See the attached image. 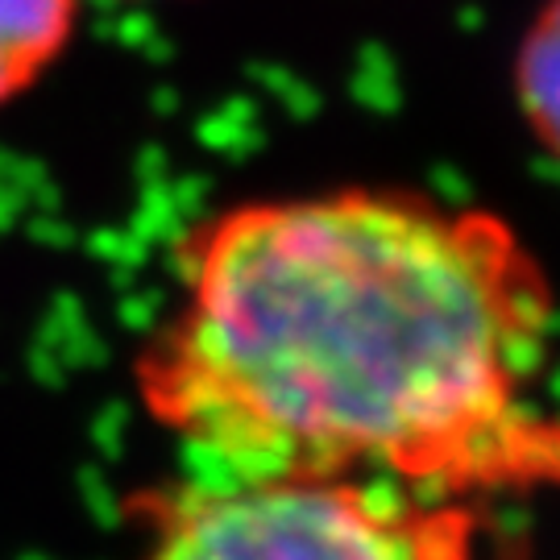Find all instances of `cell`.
<instances>
[{"mask_svg":"<svg viewBox=\"0 0 560 560\" xmlns=\"http://www.w3.org/2000/svg\"><path fill=\"white\" fill-rule=\"evenodd\" d=\"M83 0H0V113L67 55Z\"/></svg>","mask_w":560,"mask_h":560,"instance_id":"obj_3","label":"cell"},{"mask_svg":"<svg viewBox=\"0 0 560 560\" xmlns=\"http://www.w3.org/2000/svg\"><path fill=\"white\" fill-rule=\"evenodd\" d=\"M511 96L527 138L552 166H560V0H544L520 30Z\"/></svg>","mask_w":560,"mask_h":560,"instance_id":"obj_4","label":"cell"},{"mask_svg":"<svg viewBox=\"0 0 560 560\" xmlns=\"http://www.w3.org/2000/svg\"><path fill=\"white\" fill-rule=\"evenodd\" d=\"M557 287L494 208L349 183L217 208L133 353L150 423L208 478L560 494Z\"/></svg>","mask_w":560,"mask_h":560,"instance_id":"obj_1","label":"cell"},{"mask_svg":"<svg viewBox=\"0 0 560 560\" xmlns=\"http://www.w3.org/2000/svg\"><path fill=\"white\" fill-rule=\"evenodd\" d=\"M138 511V560H506L481 502L386 481L196 474Z\"/></svg>","mask_w":560,"mask_h":560,"instance_id":"obj_2","label":"cell"}]
</instances>
